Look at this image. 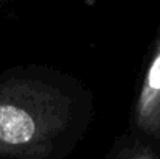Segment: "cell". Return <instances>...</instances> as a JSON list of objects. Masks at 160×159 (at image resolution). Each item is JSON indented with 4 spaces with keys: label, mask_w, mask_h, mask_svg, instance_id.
I'll list each match as a JSON object with an SVG mask.
<instances>
[{
    "label": "cell",
    "mask_w": 160,
    "mask_h": 159,
    "mask_svg": "<svg viewBox=\"0 0 160 159\" xmlns=\"http://www.w3.org/2000/svg\"><path fill=\"white\" fill-rule=\"evenodd\" d=\"M92 91L45 64L0 73V159H64L93 120Z\"/></svg>",
    "instance_id": "cell-1"
},
{
    "label": "cell",
    "mask_w": 160,
    "mask_h": 159,
    "mask_svg": "<svg viewBox=\"0 0 160 159\" xmlns=\"http://www.w3.org/2000/svg\"><path fill=\"white\" fill-rule=\"evenodd\" d=\"M128 131L160 144V31L134 97Z\"/></svg>",
    "instance_id": "cell-2"
},
{
    "label": "cell",
    "mask_w": 160,
    "mask_h": 159,
    "mask_svg": "<svg viewBox=\"0 0 160 159\" xmlns=\"http://www.w3.org/2000/svg\"><path fill=\"white\" fill-rule=\"evenodd\" d=\"M104 159H160V144L126 131L117 137Z\"/></svg>",
    "instance_id": "cell-3"
}]
</instances>
